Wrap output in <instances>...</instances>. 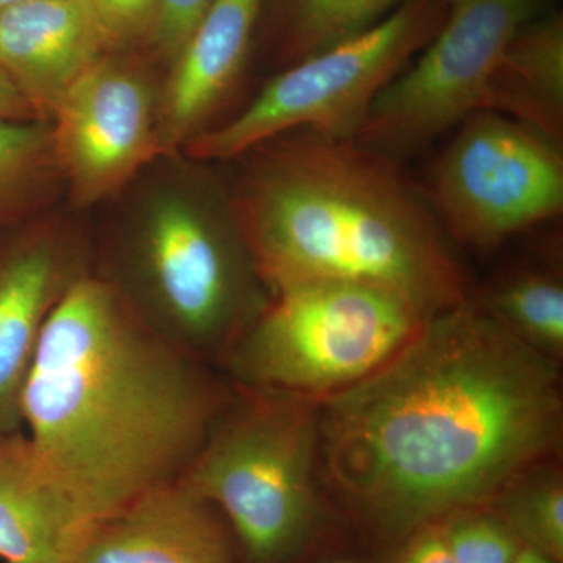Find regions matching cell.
<instances>
[{"mask_svg": "<svg viewBox=\"0 0 563 563\" xmlns=\"http://www.w3.org/2000/svg\"><path fill=\"white\" fill-rule=\"evenodd\" d=\"M512 563H559L553 559L547 558V555L537 553L531 548H525L520 551V554L514 559Z\"/></svg>", "mask_w": 563, "mask_h": 563, "instance_id": "484cf974", "label": "cell"}, {"mask_svg": "<svg viewBox=\"0 0 563 563\" xmlns=\"http://www.w3.org/2000/svg\"><path fill=\"white\" fill-rule=\"evenodd\" d=\"M322 563H376V562H373V561H366V559H361V558H333V559H329L328 562H322Z\"/></svg>", "mask_w": 563, "mask_h": 563, "instance_id": "4316f807", "label": "cell"}, {"mask_svg": "<svg viewBox=\"0 0 563 563\" xmlns=\"http://www.w3.org/2000/svg\"><path fill=\"white\" fill-rule=\"evenodd\" d=\"M161 87L146 58L113 51L58 103L52 143L74 209L117 199L163 158Z\"/></svg>", "mask_w": 563, "mask_h": 563, "instance_id": "30bf717a", "label": "cell"}, {"mask_svg": "<svg viewBox=\"0 0 563 563\" xmlns=\"http://www.w3.org/2000/svg\"><path fill=\"white\" fill-rule=\"evenodd\" d=\"M455 563H512L523 544L492 507H476L439 521Z\"/></svg>", "mask_w": 563, "mask_h": 563, "instance_id": "44dd1931", "label": "cell"}, {"mask_svg": "<svg viewBox=\"0 0 563 563\" xmlns=\"http://www.w3.org/2000/svg\"><path fill=\"white\" fill-rule=\"evenodd\" d=\"M490 507L525 548L563 563V476L558 461L520 474Z\"/></svg>", "mask_w": 563, "mask_h": 563, "instance_id": "ffe728a7", "label": "cell"}, {"mask_svg": "<svg viewBox=\"0 0 563 563\" xmlns=\"http://www.w3.org/2000/svg\"><path fill=\"white\" fill-rule=\"evenodd\" d=\"M29 2V0H0V13L13 9V7L21 5V3Z\"/></svg>", "mask_w": 563, "mask_h": 563, "instance_id": "83f0119b", "label": "cell"}, {"mask_svg": "<svg viewBox=\"0 0 563 563\" xmlns=\"http://www.w3.org/2000/svg\"><path fill=\"white\" fill-rule=\"evenodd\" d=\"M266 0H214L181 44L162 80L163 158L177 157L239 87Z\"/></svg>", "mask_w": 563, "mask_h": 563, "instance_id": "7c38bea8", "label": "cell"}, {"mask_svg": "<svg viewBox=\"0 0 563 563\" xmlns=\"http://www.w3.org/2000/svg\"><path fill=\"white\" fill-rule=\"evenodd\" d=\"M444 14V0H406L368 31L282 68L239 113L196 136L180 154L233 162L298 131L357 139L380 92L432 40Z\"/></svg>", "mask_w": 563, "mask_h": 563, "instance_id": "52a82bcc", "label": "cell"}, {"mask_svg": "<svg viewBox=\"0 0 563 563\" xmlns=\"http://www.w3.org/2000/svg\"><path fill=\"white\" fill-rule=\"evenodd\" d=\"M439 31L384 88L357 140L395 161L428 150L484 109L507 44L550 0H444Z\"/></svg>", "mask_w": 563, "mask_h": 563, "instance_id": "ba28073f", "label": "cell"}, {"mask_svg": "<svg viewBox=\"0 0 563 563\" xmlns=\"http://www.w3.org/2000/svg\"><path fill=\"white\" fill-rule=\"evenodd\" d=\"M562 433L558 362L470 296L361 383L320 399L318 473L344 521L390 555L558 461Z\"/></svg>", "mask_w": 563, "mask_h": 563, "instance_id": "6da1fadb", "label": "cell"}, {"mask_svg": "<svg viewBox=\"0 0 563 563\" xmlns=\"http://www.w3.org/2000/svg\"><path fill=\"white\" fill-rule=\"evenodd\" d=\"M0 121H41L2 69H0Z\"/></svg>", "mask_w": 563, "mask_h": 563, "instance_id": "d4e9b609", "label": "cell"}, {"mask_svg": "<svg viewBox=\"0 0 563 563\" xmlns=\"http://www.w3.org/2000/svg\"><path fill=\"white\" fill-rule=\"evenodd\" d=\"M95 272V236L52 209L0 233V437L22 429L41 335L66 292Z\"/></svg>", "mask_w": 563, "mask_h": 563, "instance_id": "8fae6325", "label": "cell"}, {"mask_svg": "<svg viewBox=\"0 0 563 563\" xmlns=\"http://www.w3.org/2000/svg\"><path fill=\"white\" fill-rule=\"evenodd\" d=\"M387 563H455L439 523L426 526L399 544Z\"/></svg>", "mask_w": 563, "mask_h": 563, "instance_id": "cb8c5ba5", "label": "cell"}, {"mask_svg": "<svg viewBox=\"0 0 563 563\" xmlns=\"http://www.w3.org/2000/svg\"><path fill=\"white\" fill-rule=\"evenodd\" d=\"M180 162L133 181L124 213L95 239V273L151 331L220 369L273 295L231 184Z\"/></svg>", "mask_w": 563, "mask_h": 563, "instance_id": "277c9868", "label": "cell"}, {"mask_svg": "<svg viewBox=\"0 0 563 563\" xmlns=\"http://www.w3.org/2000/svg\"><path fill=\"white\" fill-rule=\"evenodd\" d=\"M426 191L451 242L490 250L563 211V144L479 110L450 133Z\"/></svg>", "mask_w": 563, "mask_h": 563, "instance_id": "9c48e42d", "label": "cell"}, {"mask_svg": "<svg viewBox=\"0 0 563 563\" xmlns=\"http://www.w3.org/2000/svg\"><path fill=\"white\" fill-rule=\"evenodd\" d=\"M74 563H242L220 512L184 484L141 496L103 521Z\"/></svg>", "mask_w": 563, "mask_h": 563, "instance_id": "5bb4252c", "label": "cell"}, {"mask_svg": "<svg viewBox=\"0 0 563 563\" xmlns=\"http://www.w3.org/2000/svg\"><path fill=\"white\" fill-rule=\"evenodd\" d=\"M96 529L41 474L24 431L0 437V561L74 563Z\"/></svg>", "mask_w": 563, "mask_h": 563, "instance_id": "9a60e30c", "label": "cell"}, {"mask_svg": "<svg viewBox=\"0 0 563 563\" xmlns=\"http://www.w3.org/2000/svg\"><path fill=\"white\" fill-rule=\"evenodd\" d=\"M118 51L144 46L158 0H91Z\"/></svg>", "mask_w": 563, "mask_h": 563, "instance_id": "603a6c76", "label": "cell"}, {"mask_svg": "<svg viewBox=\"0 0 563 563\" xmlns=\"http://www.w3.org/2000/svg\"><path fill=\"white\" fill-rule=\"evenodd\" d=\"M113 51L91 0H29L0 13V69L41 121Z\"/></svg>", "mask_w": 563, "mask_h": 563, "instance_id": "4fadbf2b", "label": "cell"}, {"mask_svg": "<svg viewBox=\"0 0 563 563\" xmlns=\"http://www.w3.org/2000/svg\"><path fill=\"white\" fill-rule=\"evenodd\" d=\"M428 320L398 292L313 280L274 292L222 362L229 383L322 399L361 383Z\"/></svg>", "mask_w": 563, "mask_h": 563, "instance_id": "8992f818", "label": "cell"}, {"mask_svg": "<svg viewBox=\"0 0 563 563\" xmlns=\"http://www.w3.org/2000/svg\"><path fill=\"white\" fill-rule=\"evenodd\" d=\"M531 125L563 144V16L550 10L507 44L484 109Z\"/></svg>", "mask_w": 563, "mask_h": 563, "instance_id": "2e32d148", "label": "cell"}, {"mask_svg": "<svg viewBox=\"0 0 563 563\" xmlns=\"http://www.w3.org/2000/svg\"><path fill=\"white\" fill-rule=\"evenodd\" d=\"M231 391L217 366L151 331L92 272L46 322L22 429L41 474L99 528L179 483Z\"/></svg>", "mask_w": 563, "mask_h": 563, "instance_id": "7a4b0ae2", "label": "cell"}, {"mask_svg": "<svg viewBox=\"0 0 563 563\" xmlns=\"http://www.w3.org/2000/svg\"><path fill=\"white\" fill-rule=\"evenodd\" d=\"M214 0H158L157 13L143 47L169 65Z\"/></svg>", "mask_w": 563, "mask_h": 563, "instance_id": "7402d4cb", "label": "cell"}, {"mask_svg": "<svg viewBox=\"0 0 563 563\" xmlns=\"http://www.w3.org/2000/svg\"><path fill=\"white\" fill-rule=\"evenodd\" d=\"M406 0H273L282 65L303 60L379 24Z\"/></svg>", "mask_w": 563, "mask_h": 563, "instance_id": "d6986e66", "label": "cell"}, {"mask_svg": "<svg viewBox=\"0 0 563 563\" xmlns=\"http://www.w3.org/2000/svg\"><path fill=\"white\" fill-rule=\"evenodd\" d=\"M65 184L47 121H0V233L54 209Z\"/></svg>", "mask_w": 563, "mask_h": 563, "instance_id": "e0dca14e", "label": "cell"}, {"mask_svg": "<svg viewBox=\"0 0 563 563\" xmlns=\"http://www.w3.org/2000/svg\"><path fill=\"white\" fill-rule=\"evenodd\" d=\"M233 162V202L272 295L306 282H362L398 292L426 318L472 296L454 243L401 162L307 131Z\"/></svg>", "mask_w": 563, "mask_h": 563, "instance_id": "3957f363", "label": "cell"}, {"mask_svg": "<svg viewBox=\"0 0 563 563\" xmlns=\"http://www.w3.org/2000/svg\"><path fill=\"white\" fill-rule=\"evenodd\" d=\"M472 296L515 339L551 361H562L563 284L555 269L521 266Z\"/></svg>", "mask_w": 563, "mask_h": 563, "instance_id": "ac0fdd59", "label": "cell"}, {"mask_svg": "<svg viewBox=\"0 0 563 563\" xmlns=\"http://www.w3.org/2000/svg\"><path fill=\"white\" fill-rule=\"evenodd\" d=\"M318 455L320 399L232 384L179 483L224 518L242 563H309L346 523Z\"/></svg>", "mask_w": 563, "mask_h": 563, "instance_id": "5b68a950", "label": "cell"}]
</instances>
